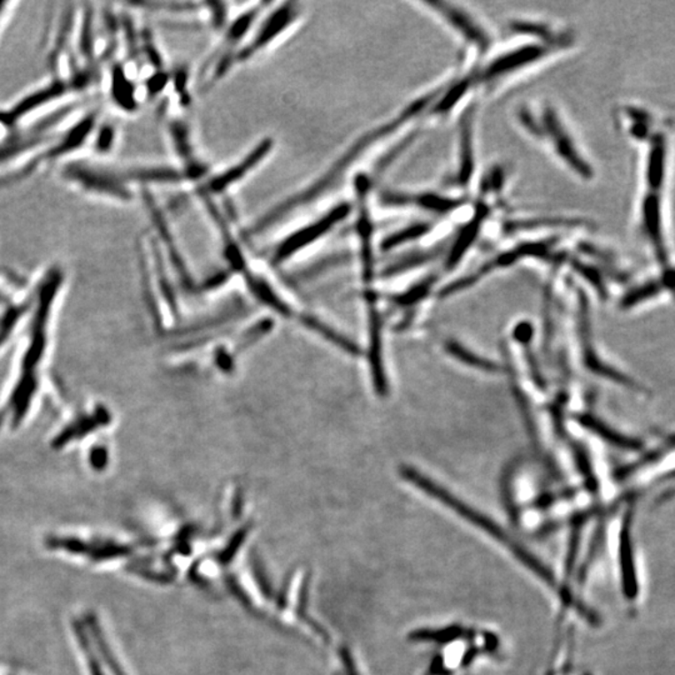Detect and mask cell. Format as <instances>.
I'll use <instances>...</instances> for the list:
<instances>
[{"instance_id":"obj_1","label":"cell","mask_w":675,"mask_h":675,"mask_svg":"<svg viewBox=\"0 0 675 675\" xmlns=\"http://www.w3.org/2000/svg\"><path fill=\"white\" fill-rule=\"evenodd\" d=\"M410 117L411 113L410 111H404L402 117L395 119V122L384 124V126L378 127V128L372 129V132L363 134L352 145H349V148L345 150L341 156H339L326 169V172L318 175L316 180L308 184L307 187L303 188L302 192L288 196L283 202L278 203L273 208L262 214L252 226H248L247 230H245V234L249 238L258 237V235L268 232L269 229L283 222L290 214L298 211V209L313 204V203L318 202V199L323 198L324 196L331 193L343 180L344 175L348 173V169L352 168L358 162V159L364 156L369 148L377 144L380 139L389 135L392 130L398 128L404 120Z\"/></svg>"},{"instance_id":"obj_2","label":"cell","mask_w":675,"mask_h":675,"mask_svg":"<svg viewBox=\"0 0 675 675\" xmlns=\"http://www.w3.org/2000/svg\"><path fill=\"white\" fill-rule=\"evenodd\" d=\"M57 175L63 186L87 198L118 204L134 201L133 184L127 180L123 169L75 156L57 166Z\"/></svg>"},{"instance_id":"obj_3","label":"cell","mask_w":675,"mask_h":675,"mask_svg":"<svg viewBox=\"0 0 675 675\" xmlns=\"http://www.w3.org/2000/svg\"><path fill=\"white\" fill-rule=\"evenodd\" d=\"M668 139L658 132L649 139L646 171V195L641 204L640 230L652 244L654 253L662 265L667 263L668 253L663 237L662 196L667 165Z\"/></svg>"},{"instance_id":"obj_4","label":"cell","mask_w":675,"mask_h":675,"mask_svg":"<svg viewBox=\"0 0 675 675\" xmlns=\"http://www.w3.org/2000/svg\"><path fill=\"white\" fill-rule=\"evenodd\" d=\"M353 207L349 202H341L329 209L328 211L305 224L301 228L288 234L278 243L273 252V263L280 265L288 259L316 244L320 239L331 234L333 230L341 226L352 214Z\"/></svg>"},{"instance_id":"obj_5","label":"cell","mask_w":675,"mask_h":675,"mask_svg":"<svg viewBox=\"0 0 675 675\" xmlns=\"http://www.w3.org/2000/svg\"><path fill=\"white\" fill-rule=\"evenodd\" d=\"M302 13L299 3H281L277 8L272 9L271 13L263 18L258 28L254 30L249 41L245 42L233 58V66L244 65L265 51L298 22Z\"/></svg>"},{"instance_id":"obj_6","label":"cell","mask_w":675,"mask_h":675,"mask_svg":"<svg viewBox=\"0 0 675 675\" xmlns=\"http://www.w3.org/2000/svg\"><path fill=\"white\" fill-rule=\"evenodd\" d=\"M529 126H531L529 132L537 133L541 137L548 139V142L552 145L554 153L569 168L573 169L575 174L583 178H592V166H589L582 153H579L574 138L571 137V133H569L565 124L563 123L562 118L556 113V109L552 107L544 109L541 127H539L538 124H529Z\"/></svg>"},{"instance_id":"obj_7","label":"cell","mask_w":675,"mask_h":675,"mask_svg":"<svg viewBox=\"0 0 675 675\" xmlns=\"http://www.w3.org/2000/svg\"><path fill=\"white\" fill-rule=\"evenodd\" d=\"M274 145L273 138L262 139L239 162L224 169L222 173H218L214 177L209 178V180L205 181L199 188L196 195L201 196L203 199H209L211 196L222 195L229 188L241 183L242 180H245L250 173L256 171L271 156L272 151L274 150Z\"/></svg>"},{"instance_id":"obj_8","label":"cell","mask_w":675,"mask_h":675,"mask_svg":"<svg viewBox=\"0 0 675 675\" xmlns=\"http://www.w3.org/2000/svg\"><path fill=\"white\" fill-rule=\"evenodd\" d=\"M424 5L443 18L448 26L452 27L463 39H465V42L474 47L484 50L492 43V38L487 29L478 22L473 14L469 13L465 9L444 2L424 3Z\"/></svg>"},{"instance_id":"obj_9","label":"cell","mask_w":675,"mask_h":675,"mask_svg":"<svg viewBox=\"0 0 675 675\" xmlns=\"http://www.w3.org/2000/svg\"><path fill=\"white\" fill-rule=\"evenodd\" d=\"M549 48L546 45L531 44L518 50L508 51L502 54L493 60L492 63L483 71L481 80L490 81L499 77L518 72V69L525 68V66L534 65L538 60L543 59L547 56Z\"/></svg>"},{"instance_id":"obj_10","label":"cell","mask_w":675,"mask_h":675,"mask_svg":"<svg viewBox=\"0 0 675 675\" xmlns=\"http://www.w3.org/2000/svg\"><path fill=\"white\" fill-rule=\"evenodd\" d=\"M109 98L126 113L139 108L138 88L130 77L129 69L122 62H113L109 71Z\"/></svg>"},{"instance_id":"obj_11","label":"cell","mask_w":675,"mask_h":675,"mask_svg":"<svg viewBox=\"0 0 675 675\" xmlns=\"http://www.w3.org/2000/svg\"><path fill=\"white\" fill-rule=\"evenodd\" d=\"M580 301V320H582V326H580V331H582L583 341V357L584 363H586L587 368L589 371L594 372V373L602 375V377L610 378V380L617 381V383L622 384V386L628 387V388L640 389L643 392V388L638 386L637 383L629 380L628 377L619 373L616 369H611L610 366L605 365L603 362L599 360L598 357L594 353V349L590 343V331H589V319H588V304H587L586 295L582 293V298Z\"/></svg>"},{"instance_id":"obj_12","label":"cell","mask_w":675,"mask_h":675,"mask_svg":"<svg viewBox=\"0 0 675 675\" xmlns=\"http://www.w3.org/2000/svg\"><path fill=\"white\" fill-rule=\"evenodd\" d=\"M123 171L130 183L142 184L143 188H147L148 184H180L189 180L184 169L172 166H132Z\"/></svg>"},{"instance_id":"obj_13","label":"cell","mask_w":675,"mask_h":675,"mask_svg":"<svg viewBox=\"0 0 675 675\" xmlns=\"http://www.w3.org/2000/svg\"><path fill=\"white\" fill-rule=\"evenodd\" d=\"M578 422L582 424L584 428L588 429L589 432L594 433L599 438L604 439L608 443L613 444V446L623 448V449L628 450H640L641 449V443L637 439H632L625 437V435L620 434V433L614 431L610 426H605L603 422L596 419L592 416H579L577 417Z\"/></svg>"},{"instance_id":"obj_14","label":"cell","mask_w":675,"mask_h":675,"mask_svg":"<svg viewBox=\"0 0 675 675\" xmlns=\"http://www.w3.org/2000/svg\"><path fill=\"white\" fill-rule=\"evenodd\" d=\"M86 622L88 628H89L90 635L93 637L94 643L98 648V652L101 653L103 659H104L105 664L111 669L113 675H127L124 673L122 665L118 663V659L115 658L114 653L111 652V647H109L107 640H105L104 634L102 632V626L99 625L98 619L94 614H87Z\"/></svg>"},{"instance_id":"obj_15","label":"cell","mask_w":675,"mask_h":675,"mask_svg":"<svg viewBox=\"0 0 675 675\" xmlns=\"http://www.w3.org/2000/svg\"><path fill=\"white\" fill-rule=\"evenodd\" d=\"M446 350L448 353L452 354L454 358L459 360V362L464 363L472 368L480 369V371L487 372V373H496L499 372L498 364L490 362L486 358L477 356L473 352H469L467 348L463 347L462 344L456 343V341H449L446 344Z\"/></svg>"},{"instance_id":"obj_16","label":"cell","mask_w":675,"mask_h":675,"mask_svg":"<svg viewBox=\"0 0 675 675\" xmlns=\"http://www.w3.org/2000/svg\"><path fill=\"white\" fill-rule=\"evenodd\" d=\"M118 132L113 124H101L96 126L94 130L92 139H90V147L96 156H109L113 151L117 144Z\"/></svg>"},{"instance_id":"obj_17","label":"cell","mask_w":675,"mask_h":675,"mask_svg":"<svg viewBox=\"0 0 675 675\" xmlns=\"http://www.w3.org/2000/svg\"><path fill=\"white\" fill-rule=\"evenodd\" d=\"M431 229V226L426 223L413 224V226H408V228L402 229L401 232L393 233L392 235L384 239L381 248L384 252H388L390 249L399 247L410 242L416 241L418 238H422Z\"/></svg>"},{"instance_id":"obj_18","label":"cell","mask_w":675,"mask_h":675,"mask_svg":"<svg viewBox=\"0 0 675 675\" xmlns=\"http://www.w3.org/2000/svg\"><path fill=\"white\" fill-rule=\"evenodd\" d=\"M73 628H74L78 644H80L81 650H83L84 656H86L90 675H104L102 671L101 662H99L96 653H94L92 640H89V637H88L86 626L81 625V622H78V620H75V622L73 623Z\"/></svg>"},{"instance_id":"obj_19","label":"cell","mask_w":675,"mask_h":675,"mask_svg":"<svg viewBox=\"0 0 675 675\" xmlns=\"http://www.w3.org/2000/svg\"><path fill=\"white\" fill-rule=\"evenodd\" d=\"M573 450L575 463H577L578 469H579L584 480H586L589 492L596 493V490H598V481H596L595 475L593 473L588 453H587V450L584 449L580 444H574Z\"/></svg>"},{"instance_id":"obj_20","label":"cell","mask_w":675,"mask_h":675,"mask_svg":"<svg viewBox=\"0 0 675 675\" xmlns=\"http://www.w3.org/2000/svg\"><path fill=\"white\" fill-rule=\"evenodd\" d=\"M138 7L150 9V11L168 12V13L192 14L201 11L198 3H138Z\"/></svg>"},{"instance_id":"obj_21","label":"cell","mask_w":675,"mask_h":675,"mask_svg":"<svg viewBox=\"0 0 675 675\" xmlns=\"http://www.w3.org/2000/svg\"><path fill=\"white\" fill-rule=\"evenodd\" d=\"M47 544L48 547L54 548V549L62 548V549H65L66 552L73 554H89L90 556V553H92L94 549L90 544L77 538L50 539V541H47Z\"/></svg>"},{"instance_id":"obj_22","label":"cell","mask_w":675,"mask_h":675,"mask_svg":"<svg viewBox=\"0 0 675 675\" xmlns=\"http://www.w3.org/2000/svg\"><path fill=\"white\" fill-rule=\"evenodd\" d=\"M432 280H426V281H423L422 284H419V286L413 288V289L410 290V292L396 296L395 302L399 305L413 304V303L420 301V299H422L423 296L429 292V289L432 288Z\"/></svg>"},{"instance_id":"obj_23","label":"cell","mask_w":675,"mask_h":675,"mask_svg":"<svg viewBox=\"0 0 675 675\" xmlns=\"http://www.w3.org/2000/svg\"><path fill=\"white\" fill-rule=\"evenodd\" d=\"M129 553V548L111 544V546L93 549V552L90 553V556H92L93 561L101 562L107 561V559L117 558V556H127V554Z\"/></svg>"},{"instance_id":"obj_24","label":"cell","mask_w":675,"mask_h":675,"mask_svg":"<svg viewBox=\"0 0 675 675\" xmlns=\"http://www.w3.org/2000/svg\"><path fill=\"white\" fill-rule=\"evenodd\" d=\"M429 258H431V257L424 256V254H420V256L410 257V258L402 260L401 263H395V265L389 266V268L387 269L386 274L395 275L402 273V272L410 271V269L414 268V266L420 265H423V263L428 262Z\"/></svg>"},{"instance_id":"obj_25","label":"cell","mask_w":675,"mask_h":675,"mask_svg":"<svg viewBox=\"0 0 675 675\" xmlns=\"http://www.w3.org/2000/svg\"><path fill=\"white\" fill-rule=\"evenodd\" d=\"M169 80H171V75L166 74V73L162 71H158L157 73H154L151 77H150V80L147 81V93L150 96H159L160 92H163L165 90V88L166 87V84H168Z\"/></svg>"},{"instance_id":"obj_26","label":"cell","mask_w":675,"mask_h":675,"mask_svg":"<svg viewBox=\"0 0 675 675\" xmlns=\"http://www.w3.org/2000/svg\"><path fill=\"white\" fill-rule=\"evenodd\" d=\"M245 535H247V529H242V531H239L237 534L233 537L228 547L224 549L222 554H220L219 562L229 563L232 561L233 556L237 553L238 548L243 544Z\"/></svg>"},{"instance_id":"obj_27","label":"cell","mask_w":675,"mask_h":675,"mask_svg":"<svg viewBox=\"0 0 675 675\" xmlns=\"http://www.w3.org/2000/svg\"><path fill=\"white\" fill-rule=\"evenodd\" d=\"M252 564L254 577H256L263 594H265L266 598H271L272 587L271 584H269L268 578L265 577V569L262 568V564H260L258 559H253Z\"/></svg>"},{"instance_id":"obj_28","label":"cell","mask_w":675,"mask_h":675,"mask_svg":"<svg viewBox=\"0 0 675 675\" xmlns=\"http://www.w3.org/2000/svg\"><path fill=\"white\" fill-rule=\"evenodd\" d=\"M12 12H9V13L2 15V17H0V32H2L3 28H4V24L5 22H7L9 15H11Z\"/></svg>"}]
</instances>
